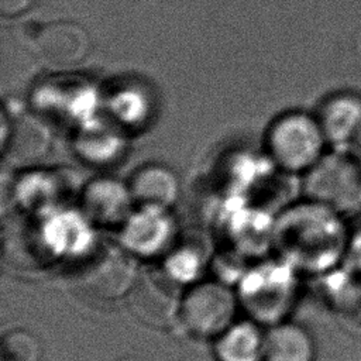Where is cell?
<instances>
[{
  "label": "cell",
  "instance_id": "cell-1",
  "mask_svg": "<svg viewBox=\"0 0 361 361\" xmlns=\"http://www.w3.org/2000/svg\"><path fill=\"white\" fill-rule=\"evenodd\" d=\"M103 96L87 78L55 72L30 93V109L51 128L76 131L99 114Z\"/></svg>",
  "mask_w": 361,
  "mask_h": 361
},
{
  "label": "cell",
  "instance_id": "cell-2",
  "mask_svg": "<svg viewBox=\"0 0 361 361\" xmlns=\"http://www.w3.org/2000/svg\"><path fill=\"white\" fill-rule=\"evenodd\" d=\"M324 141L316 117L302 111H286L267 127L264 152L282 173L307 172L322 158Z\"/></svg>",
  "mask_w": 361,
  "mask_h": 361
},
{
  "label": "cell",
  "instance_id": "cell-3",
  "mask_svg": "<svg viewBox=\"0 0 361 361\" xmlns=\"http://www.w3.org/2000/svg\"><path fill=\"white\" fill-rule=\"evenodd\" d=\"M303 190L333 212L354 210L361 206V168L343 155L322 157L306 172Z\"/></svg>",
  "mask_w": 361,
  "mask_h": 361
},
{
  "label": "cell",
  "instance_id": "cell-4",
  "mask_svg": "<svg viewBox=\"0 0 361 361\" xmlns=\"http://www.w3.org/2000/svg\"><path fill=\"white\" fill-rule=\"evenodd\" d=\"M235 309V295L226 285L203 281L180 296L178 317L193 336L216 338L234 323Z\"/></svg>",
  "mask_w": 361,
  "mask_h": 361
},
{
  "label": "cell",
  "instance_id": "cell-5",
  "mask_svg": "<svg viewBox=\"0 0 361 361\" xmlns=\"http://www.w3.org/2000/svg\"><path fill=\"white\" fill-rule=\"evenodd\" d=\"M1 154L10 168L30 169L47 155L51 127L30 107H4L1 113Z\"/></svg>",
  "mask_w": 361,
  "mask_h": 361
},
{
  "label": "cell",
  "instance_id": "cell-6",
  "mask_svg": "<svg viewBox=\"0 0 361 361\" xmlns=\"http://www.w3.org/2000/svg\"><path fill=\"white\" fill-rule=\"evenodd\" d=\"M137 278L130 255L117 245L102 244L90 251L76 272V282L85 292L103 299L130 292Z\"/></svg>",
  "mask_w": 361,
  "mask_h": 361
},
{
  "label": "cell",
  "instance_id": "cell-7",
  "mask_svg": "<svg viewBox=\"0 0 361 361\" xmlns=\"http://www.w3.org/2000/svg\"><path fill=\"white\" fill-rule=\"evenodd\" d=\"M34 55L54 72H71L89 54L90 38L86 30L66 20L42 24L32 37Z\"/></svg>",
  "mask_w": 361,
  "mask_h": 361
},
{
  "label": "cell",
  "instance_id": "cell-8",
  "mask_svg": "<svg viewBox=\"0 0 361 361\" xmlns=\"http://www.w3.org/2000/svg\"><path fill=\"white\" fill-rule=\"evenodd\" d=\"M130 134L110 120L97 114L72 133L75 155L93 168H111L118 164L128 148Z\"/></svg>",
  "mask_w": 361,
  "mask_h": 361
},
{
  "label": "cell",
  "instance_id": "cell-9",
  "mask_svg": "<svg viewBox=\"0 0 361 361\" xmlns=\"http://www.w3.org/2000/svg\"><path fill=\"white\" fill-rule=\"evenodd\" d=\"M80 213L90 224L124 226L135 210L127 182L99 176L85 183L79 192Z\"/></svg>",
  "mask_w": 361,
  "mask_h": 361
},
{
  "label": "cell",
  "instance_id": "cell-10",
  "mask_svg": "<svg viewBox=\"0 0 361 361\" xmlns=\"http://www.w3.org/2000/svg\"><path fill=\"white\" fill-rule=\"evenodd\" d=\"M128 293L134 314L151 326H168L178 316L180 298L173 279L164 272L149 269L138 274Z\"/></svg>",
  "mask_w": 361,
  "mask_h": 361
},
{
  "label": "cell",
  "instance_id": "cell-11",
  "mask_svg": "<svg viewBox=\"0 0 361 361\" xmlns=\"http://www.w3.org/2000/svg\"><path fill=\"white\" fill-rule=\"evenodd\" d=\"M135 209L169 210L179 196L176 173L162 164H145L127 180Z\"/></svg>",
  "mask_w": 361,
  "mask_h": 361
},
{
  "label": "cell",
  "instance_id": "cell-12",
  "mask_svg": "<svg viewBox=\"0 0 361 361\" xmlns=\"http://www.w3.org/2000/svg\"><path fill=\"white\" fill-rule=\"evenodd\" d=\"M66 186L68 176L65 173L34 166L23 171L13 186V193L23 209L39 212L55 206Z\"/></svg>",
  "mask_w": 361,
  "mask_h": 361
},
{
  "label": "cell",
  "instance_id": "cell-13",
  "mask_svg": "<svg viewBox=\"0 0 361 361\" xmlns=\"http://www.w3.org/2000/svg\"><path fill=\"white\" fill-rule=\"evenodd\" d=\"M326 141L347 144L361 134V99L337 94L323 103L317 114Z\"/></svg>",
  "mask_w": 361,
  "mask_h": 361
},
{
  "label": "cell",
  "instance_id": "cell-14",
  "mask_svg": "<svg viewBox=\"0 0 361 361\" xmlns=\"http://www.w3.org/2000/svg\"><path fill=\"white\" fill-rule=\"evenodd\" d=\"M102 109L103 114L128 134L141 130L152 113L151 99L144 89L134 85H126L111 90L103 97Z\"/></svg>",
  "mask_w": 361,
  "mask_h": 361
},
{
  "label": "cell",
  "instance_id": "cell-15",
  "mask_svg": "<svg viewBox=\"0 0 361 361\" xmlns=\"http://www.w3.org/2000/svg\"><path fill=\"white\" fill-rule=\"evenodd\" d=\"M262 361H314L313 340L299 324H275L264 336Z\"/></svg>",
  "mask_w": 361,
  "mask_h": 361
},
{
  "label": "cell",
  "instance_id": "cell-16",
  "mask_svg": "<svg viewBox=\"0 0 361 361\" xmlns=\"http://www.w3.org/2000/svg\"><path fill=\"white\" fill-rule=\"evenodd\" d=\"M169 210L135 209L123 226L126 243L138 252L152 251L169 238Z\"/></svg>",
  "mask_w": 361,
  "mask_h": 361
},
{
  "label": "cell",
  "instance_id": "cell-17",
  "mask_svg": "<svg viewBox=\"0 0 361 361\" xmlns=\"http://www.w3.org/2000/svg\"><path fill=\"white\" fill-rule=\"evenodd\" d=\"M264 336L254 323H233L216 337L214 355L217 361H262Z\"/></svg>",
  "mask_w": 361,
  "mask_h": 361
},
{
  "label": "cell",
  "instance_id": "cell-18",
  "mask_svg": "<svg viewBox=\"0 0 361 361\" xmlns=\"http://www.w3.org/2000/svg\"><path fill=\"white\" fill-rule=\"evenodd\" d=\"M42 344L30 330L14 327L1 336L0 361H41Z\"/></svg>",
  "mask_w": 361,
  "mask_h": 361
},
{
  "label": "cell",
  "instance_id": "cell-19",
  "mask_svg": "<svg viewBox=\"0 0 361 361\" xmlns=\"http://www.w3.org/2000/svg\"><path fill=\"white\" fill-rule=\"evenodd\" d=\"M333 306L348 326L361 327V276H350L340 282L333 293Z\"/></svg>",
  "mask_w": 361,
  "mask_h": 361
}]
</instances>
